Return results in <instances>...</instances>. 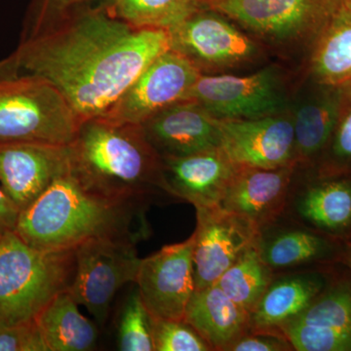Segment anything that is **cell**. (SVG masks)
I'll return each instance as SVG.
<instances>
[{
  "mask_svg": "<svg viewBox=\"0 0 351 351\" xmlns=\"http://www.w3.org/2000/svg\"><path fill=\"white\" fill-rule=\"evenodd\" d=\"M169 49L167 29L134 27L117 17L106 0L75 9L21 38L6 60L17 73L57 88L82 122L105 117Z\"/></svg>",
  "mask_w": 351,
  "mask_h": 351,
  "instance_id": "obj_1",
  "label": "cell"
},
{
  "mask_svg": "<svg viewBox=\"0 0 351 351\" xmlns=\"http://www.w3.org/2000/svg\"><path fill=\"white\" fill-rule=\"evenodd\" d=\"M69 174L92 195L143 205L167 195L160 156L138 124L107 117L83 120L69 145Z\"/></svg>",
  "mask_w": 351,
  "mask_h": 351,
  "instance_id": "obj_2",
  "label": "cell"
},
{
  "mask_svg": "<svg viewBox=\"0 0 351 351\" xmlns=\"http://www.w3.org/2000/svg\"><path fill=\"white\" fill-rule=\"evenodd\" d=\"M144 207L92 195L68 174L20 212L13 230L41 250H71L99 239L138 242L149 232Z\"/></svg>",
  "mask_w": 351,
  "mask_h": 351,
  "instance_id": "obj_3",
  "label": "cell"
},
{
  "mask_svg": "<svg viewBox=\"0 0 351 351\" xmlns=\"http://www.w3.org/2000/svg\"><path fill=\"white\" fill-rule=\"evenodd\" d=\"M75 269V249L41 250L7 230L0 239V327L36 320L69 287Z\"/></svg>",
  "mask_w": 351,
  "mask_h": 351,
  "instance_id": "obj_4",
  "label": "cell"
},
{
  "mask_svg": "<svg viewBox=\"0 0 351 351\" xmlns=\"http://www.w3.org/2000/svg\"><path fill=\"white\" fill-rule=\"evenodd\" d=\"M80 120L57 88L0 62V145H69Z\"/></svg>",
  "mask_w": 351,
  "mask_h": 351,
  "instance_id": "obj_5",
  "label": "cell"
},
{
  "mask_svg": "<svg viewBox=\"0 0 351 351\" xmlns=\"http://www.w3.org/2000/svg\"><path fill=\"white\" fill-rule=\"evenodd\" d=\"M278 52L313 45L341 0H215L206 4Z\"/></svg>",
  "mask_w": 351,
  "mask_h": 351,
  "instance_id": "obj_6",
  "label": "cell"
},
{
  "mask_svg": "<svg viewBox=\"0 0 351 351\" xmlns=\"http://www.w3.org/2000/svg\"><path fill=\"white\" fill-rule=\"evenodd\" d=\"M167 31L171 49L186 58L201 75L241 68L263 54L262 44L206 4Z\"/></svg>",
  "mask_w": 351,
  "mask_h": 351,
  "instance_id": "obj_7",
  "label": "cell"
},
{
  "mask_svg": "<svg viewBox=\"0 0 351 351\" xmlns=\"http://www.w3.org/2000/svg\"><path fill=\"white\" fill-rule=\"evenodd\" d=\"M186 99L219 120L255 119L288 110L292 94L281 68L272 64L250 75H200Z\"/></svg>",
  "mask_w": 351,
  "mask_h": 351,
  "instance_id": "obj_8",
  "label": "cell"
},
{
  "mask_svg": "<svg viewBox=\"0 0 351 351\" xmlns=\"http://www.w3.org/2000/svg\"><path fill=\"white\" fill-rule=\"evenodd\" d=\"M137 242L125 239H92L75 249V269L69 291L101 326L120 289L135 284L142 258Z\"/></svg>",
  "mask_w": 351,
  "mask_h": 351,
  "instance_id": "obj_9",
  "label": "cell"
},
{
  "mask_svg": "<svg viewBox=\"0 0 351 351\" xmlns=\"http://www.w3.org/2000/svg\"><path fill=\"white\" fill-rule=\"evenodd\" d=\"M288 218L339 241L351 240V176H318L295 168L286 204Z\"/></svg>",
  "mask_w": 351,
  "mask_h": 351,
  "instance_id": "obj_10",
  "label": "cell"
},
{
  "mask_svg": "<svg viewBox=\"0 0 351 351\" xmlns=\"http://www.w3.org/2000/svg\"><path fill=\"white\" fill-rule=\"evenodd\" d=\"M200 75L181 54L166 51L127 88L105 117L142 125L156 113L188 98Z\"/></svg>",
  "mask_w": 351,
  "mask_h": 351,
  "instance_id": "obj_11",
  "label": "cell"
},
{
  "mask_svg": "<svg viewBox=\"0 0 351 351\" xmlns=\"http://www.w3.org/2000/svg\"><path fill=\"white\" fill-rule=\"evenodd\" d=\"M193 263L195 290L213 285L249 247L258 228L248 219L219 206L195 208Z\"/></svg>",
  "mask_w": 351,
  "mask_h": 351,
  "instance_id": "obj_12",
  "label": "cell"
},
{
  "mask_svg": "<svg viewBox=\"0 0 351 351\" xmlns=\"http://www.w3.org/2000/svg\"><path fill=\"white\" fill-rule=\"evenodd\" d=\"M135 284L152 317L184 319L195 291L193 237L142 258Z\"/></svg>",
  "mask_w": 351,
  "mask_h": 351,
  "instance_id": "obj_13",
  "label": "cell"
},
{
  "mask_svg": "<svg viewBox=\"0 0 351 351\" xmlns=\"http://www.w3.org/2000/svg\"><path fill=\"white\" fill-rule=\"evenodd\" d=\"M348 269V267H346ZM297 351H351V274L338 271L306 311L280 329Z\"/></svg>",
  "mask_w": 351,
  "mask_h": 351,
  "instance_id": "obj_14",
  "label": "cell"
},
{
  "mask_svg": "<svg viewBox=\"0 0 351 351\" xmlns=\"http://www.w3.org/2000/svg\"><path fill=\"white\" fill-rule=\"evenodd\" d=\"M221 147L240 166L276 169L297 165L292 113L255 119L219 120Z\"/></svg>",
  "mask_w": 351,
  "mask_h": 351,
  "instance_id": "obj_15",
  "label": "cell"
},
{
  "mask_svg": "<svg viewBox=\"0 0 351 351\" xmlns=\"http://www.w3.org/2000/svg\"><path fill=\"white\" fill-rule=\"evenodd\" d=\"M69 173V145H0V189L19 213Z\"/></svg>",
  "mask_w": 351,
  "mask_h": 351,
  "instance_id": "obj_16",
  "label": "cell"
},
{
  "mask_svg": "<svg viewBox=\"0 0 351 351\" xmlns=\"http://www.w3.org/2000/svg\"><path fill=\"white\" fill-rule=\"evenodd\" d=\"M261 256L274 274L343 265L346 242L295 223L285 214L258 232Z\"/></svg>",
  "mask_w": 351,
  "mask_h": 351,
  "instance_id": "obj_17",
  "label": "cell"
},
{
  "mask_svg": "<svg viewBox=\"0 0 351 351\" xmlns=\"http://www.w3.org/2000/svg\"><path fill=\"white\" fill-rule=\"evenodd\" d=\"M160 158L164 191L195 208L219 206L239 166L223 147Z\"/></svg>",
  "mask_w": 351,
  "mask_h": 351,
  "instance_id": "obj_18",
  "label": "cell"
},
{
  "mask_svg": "<svg viewBox=\"0 0 351 351\" xmlns=\"http://www.w3.org/2000/svg\"><path fill=\"white\" fill-rule=\"evenodd\" d=\"M160 157H182L221 147L218 119L193 99L166 108L142 124Z\"/></svg>",
  "mask_w": 351,
  "mask_h": 351,
  "instance_id": "obj_19",
  "label": "cell"
},
{
  "mask_svg": "<svg viewBox=\"0 0 351 351\" xmlns=\"http://www.w3.org/2000/svg\"><path fill=\"white\" fill-rule=\"evenodd\" d=\"M295 168L239 165L219 206L248 219L258 230L285 213Z\"/></svg>",
  "mask_w": 351,
  "mask_h": 351,
  "instance_id": "obj_20",
  "label": "cell"
},
{
  "mask_svg": "<svg viewBox=\"0 0 351 351\" xmlns=\"http://www.w3.org/2000/svg\"><path fill=\"white\" fill-rule=\"evenodd\" d=\"M337 265L274 274L250 314V331L279 332L284 325L301 315L331 282Z\"/></svg>",
  "mask_w": 351,
  "mask_h": 351,
  "instance_id": "obj_21",
  "label": "cell"
},
{
  "mask_svg": "<svg viewBox=\"0 0 351 351\" xmlns=\"http://www.w3.org/2000/svg\"><path fill=\"white\" fill-rule=\"evenodd\" d=\"M313 91L293 96L295 160L298 168H313L326 149L338 122L341 87L313 82Z\"/></svg>",
  "mask_w": 351,
  "mask_h": 351,
  "instance_id": "obj_22",
  "label": "cell"
},
{
  "mask_svg": "<svg viewBox=\"0 0 351 351\" xmlns=\"http://www.w3.org/2000/svg\"><path fill=\"white\" fill-rule=\"evenodd\" d=\"M184 320L206 341L212 351H228L250 331V314L216 284L193 292Z\"/></svg>",
  "mask_w": 351,
  "mask_h": 351,
  "instance_id": "obj_23",
  "label": "cell"
},
{
  "mask_svg": "<svg viewBox=\"0 0 351 351\" xmlns=\"http://www.w3.org/2000/svg\"><path fill=\"white\" fill-rule=\"evenodd\" d=\"M311 82L343 87L351 83V9L341 6L311 46Z\"/></svg>",
  "mask_w": 351,
  "mask_h": 351,
  "instance_id": "obj_24",
  "label": "cell"
},
{
  "mask_svg": "<svg viewBox=\"0 0 351 351\" xmlns=\"http://www.w3.org/2000/svg\"><path fill=\"white\" fill-rule=\"evenodd\" d=\"M49 351L93 350L98 326L85 317L69 289L57 295L36 317Z\"/></svg>",
  "mask_w": 351,
  "mask_h": 351,
  "instance_id": "obj_25",
  "label": "cell"
},
{
  "mask_svg": "<svg viewBox=\"0 0 351 351\" xmlns=\"http://www.w3.org/2000/svg\"><path fill=\"white\" fill-rule=\"evenodd\" d=\"M274 276L255 243L249 247L215 284L235 304L251 314Z\"/></svg>",
  "mask_w": 351,
  "mask_h": 351,
  "instance_id": "obj_26",
  "label": "cell"
},
{
  "mask_svg": "<svg viewBox=\"0 0 351 351\" xmlns=\"http://www.w3.org/2000/svg\"><path fill=\"white\" fill-rule=\"evenodd\" d=\"M117 17L140 29H169L195 11L200 0H107Z\"/></svg>",
  "mask_w": 351,
  "mask_h": 351,
  "instance_id": "obj_27",
  "label": "cell"
},
{
  "mask_svg": "<svg viewBox=\"0 0 351 351\" xmlns=\"http://www.w3.org/2000/svg\"><path fill=\"white\" fill-rule=\"evenodd\" d=\"M318 176H351V83L341 87L338 122L326 149L313 168Z\"/></svg>",
  "mask_w": 351,
  "mask_h": 351,
  "instance_id": "obj_28",
  "label": "cell"
},
{
  "mask_svg": "<svg viewBox=\"0 0 351 351\" xmlns=\"http://www.w3.org/2000/svg\"><path fill=\"white\" fill-rule=\"evenodd\" d=\"M117 346L122 351H154L152 315L141 298L137 286L127 295L120 311Z\"/></svg>",
  "mask_w": 351,
  "mask_h": 351,
  "instance_id": "obj_29",
  "label": "cell"
},
{
  "mask_svg": "<svg viewBox=\"0 0 351 351\" xmlns=\"http://www.w3.org/2000/svg\"><path fill=\"white\" fill-rule=\"evenodd\" d=\"M154 351H210L206 341L184 319L152 316Z\"/></svg>",
  "mask_w": 351,
  "mask_h": 351,
  "instance_id": "obj_30",
  "label": "cell"
},
{
  "mask_svg": "<svg viewBox=\"0 0 351 351\" xmlns=\"http://www.w3.org/2000/svg\"><path fill=\"white\" fill-rule=\"evenodd\" d=\"M101 0H31L21 38L31 36L64 14Z\"/></svg>",
  "mask_w": 351,
  "mask_h": 351,
  "instance_id": "obj_31",
  "label": "cell"
},
{
  "mask_svg": "<svg viewBox=\"0 0 351 351\" xmlns=\"http://www.w3.org/2000/svg\"><path fill=\"white\" fill-rule=\"evenodd\" d=\"M0 351H49L36 321L0 327Z\"/></svg>",
  "mask_w": 351,
  "mask_h": 351,
  "instance_id": "obj_32",
  "label": "cell"
},
{
  "mask_svg": "<svg viewBox=\"0 0 351 351\" xmlns=\"http://www.w3.org/2000/svg\"><path fill=\"white\" fill-rule=\"evenodd\" d=\"M294 348L281 332L251 330L240 337L228 351H293Z\"/></svg>",
  "mask_w": 351,
  "mask_h": 351,
  "instance_id": "obj_33",
  "label": "cell"
},
{
  "mask_svg": "<svg viewBox=\"0 0 351 351\" xmlns=\"http://www.w3.org/2000/svg\"><path fill=\"white\" fill-rule=\"evenodd\" d=\"M19 211L13 206L0 189V223L8 230H14L17 223Z\"/></svg>",
  "mask_w": 351,
  "mask_h": 351,
  "instance_id": "obj_34",
  "label": "cell"
},
{
  "mask_svg": "<svg viewBox=\"0 0 351 351\" xmlns=\"http://www.w3.org/2000/svg\"><path fill=\"white\" fill-rule=\"evenodd\" d=\"M343 265L348 267V270H350L351 274V240L350 242L346 243V251L345 258H343Z\"/></svg>",
  "mask_w": 351,
  "mask_h": 351,
  "instance_id": "obj_35",
  "label": "cell"
},
{
  "mask_svg": "<svg viewBox=\"0 0 351 351\" xmlns=\"http://www.w3.org/2000/svg\"><path fill=\"white\" fill-rule=\"evenodd\" d=\"M341 6L351 9V0H341Z\"/></svg>",
  "mask_w": 351,
  "mask_h": 351,
  "instance_id": "obj_36",
  "label": "cell"
},
{
  "mask_svg": "<svg viewBox=\"0 0 351 351\" xmlns=\"http://www.w3.org/2000/svg\"><path fill=\"white\" fill-rule=\"evenodd\" d=\"M8 230V228H6L5 226L2 225L1 223H0V239H1L2 235L5 233L6 230Z\"/></svg>",
  "mask_w": 351,
  "mask_h": 351,
  "instance_id": "obj_37",
  "label": "cell"
},
{
  "mask_svg": "<svg viewBox=\"0 0 351 351\" xmlns=\"http://www.w3.org/2000/svg\"><path fill=\"white\" fill-rule=\"evenodd\" d=\"M202 3L207 4L210 3V2L215 1V0H200Z\"/></svg>",
  "mask_w": 351,
  "mask_h": 351,
  "instance_id": "obj_38",
  "label": "cell"
}]
</instances>
